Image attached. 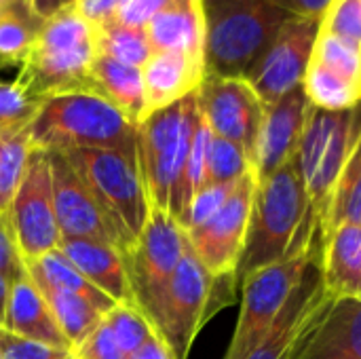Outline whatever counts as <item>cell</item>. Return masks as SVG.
<instances>
[{
	"instance_id": "cell-1",
	"label": "cell",
	"mask_w": 361,
	"mask_h": 359,
	"mask_svg": "<svg viewBox=\"0 0 361 359\" xmlns=\"http://www.w3.org/2000/svg\"><path fill=\"white\" fill-rule=\"evenodd\" d=\"M315 237L322 235L317 233L300 165L294 154V159L256 186L235 279L241 284L256 271L309 250Z\"/></svg>"
},
{
	"instance_id": "cell-2",
	"label": "cell",
	"mask_w": 361,
	"mask_h": 359,
	"mask_svg": "<svg viewBox=\"0 0 361 359\" xmlns=\"http://www.w3.org/2000/svg\"><path fill=\"white\" fill-rule=\"evenodd\" d=\"M205 70L245 78L262 53L296 17L290 0H203Z\"/></svg>"
},
{
	"instance_id": "cell-3",
	"label": "cell",
	"mask_w": 361,
	"mask_h": 359,
	"mask_svg": "<svg viewBox=\"0 0 361 359\" xmlns=\"http://www.w3.org/2000/svg\"><path fill=\"white\" fill-rule=\"evenodd\" d=\"M95 57V25L68 4L44 17L17 80L38 102L70 91H93Z\"/></svg>"
},
{
	"instance_id": "cell-4",
	"label": "cell",
	"mask_w": 361,
	"mask_h": 359,
	"mask_svg": "<svg viewBox=\"0 0 361 359\" xmlns=\"http://www.w3.org/2000/svg\"><path fill=\"white\" fill-rule=\"evenodd\" d=\"M137 125L95 91L44 97L27 127L32 148L68 152L76 148H135Z\"/></svg>"
},
{
	"instance_id": "cell-5",
	"label": "cell",
	"mask_w": 361,
	"mask_h": 359,
	"mask_svg": "<svg viewBox=\"0 0 361 359\" xmlns=\"http://www.w3.org/2000/svg\"><path fill=\"white\" fill-rule=\"evenodd\" d=\"M112 222L123 256L135 245L150 216V197L135 148H76L63 152Z\"/></svg>"
},
{
	"instance_id": "cell-6",
	"label": "cell",
	"mask_w": 361,
	"mask_h": 359,
	"mask_svg": "<svg viewBox=\"0 0 361 359\" xmlns=\"http://www.w3.org/2000/svg\"><path fill=\"white\" fill-rule=\"evenodd\" d=\"M199 118L197 91L188 97L148 114L135 131V150L150 205L180 216L182 178Z\"/></svg>"
},
{
	"instance_id": "cell-7",
	"label": "cell",
	"mask_w": 361,
	"mask_h": 359,
	"mask_svg": "<svg viewBox=\"0 0 361 359\" xmlns=\"http://www.w3.org/2000/svg\"><path fill=\"white\" fill-rule=\"evenodd\" d=\"M360 140L361 102L347 110H322L309 104L296 159L319 235L334 188Z\"/></svg>"
},
{
	"instance_id": "cell-8",
	"label": "cell",
	"mask_w": 361,
	"mask_h": 359,
	"mask_svg": "<svg viewBox=\"0 0 361 359\" xmlns=\"http://www.w3.org/2000/svg\"><path fill=\"white\" fill-rule=\"evenodd\" d=\"M319 239L322 237H315L309 250L298 252L267 269H260L241 281L243 286L241 311L224 359H247V355L260 345V341L277 320L279 311L283 309L286 300L290 298L292 290L296 288L309 260L317 252Z\"/></svg>"
},
{
	"instance_id": "cell-9",
	"label": "cell",
	"mask_w": 361,
	"mask_h": 359,
	"mask_svg": "<svg viewBox=\"0 0 361 359\" xmlns=\"http://www.w3.org/2000/svg\"><path fill=\"white\" fill-rule=\"evenodd\" d=\"M188 239L184 229L167 212L150 207L148 222L135 245L123 256L135 305L152 324L165 288L178 269Z\"/></svg>"
},
{
	"instance_id": "cell-10",
	"label": "cell",
	"mask_w": 361,
	"mask_h": 359,
	"mask_svg": "<svg viewBox=\"0 0 361 359\" xmlns=\"http://www.w3.org/2000/svg\"><path fill=\"white\" fill-rule=\"evenodd\" d=\"M214 277L195 256L190 243L161 298L152 326L167 343L173 359H186L201 330L212 298Z\"/></svg>"
},
{
	"instance_id": "cell-11",
	"label": "cell",
	"mask_w": 361,
	"mask_h": 359,
	"mask_svg": "<svg viewBox=\"0 0 361 359\" xmlns=\"http://www.w3.org/2000/svg\"><path fill=\"white\" fill-rule=\"evenodd\" d=\"M8 222L23 260H38L57 250L61 235L53 205V176L47 150L32 148L23 180L8 209Z\"/></svg>"
},
{
	"instance_id": "cell-12",
	"label": "cell",
	"mask_w": 361,
	"mask_h": 359,
	"mask_svg": "<svg viewBox=\"0 0 361 359\" xmlns=\"http://www.w3.org/2000/svg\"><path fill=\"white\" fill-rule=\"evenodd\" d=\"M322 250L313 254L277 320L247 359H296L309 334L334 300L324 284Z\"/></svg>"
},
{
	"instance_id": "cell-13",
	"label": "cell",
	"mask_w": 361,
	"mask_h": 359,
	"mask_svg": "<svg viewBox=\"0 0 361 359\" xmlns=\"http://www.w3.org/2000/svg\"><path fill=\"white\" fill-rule=\"evenodd\" d=\"M256 186L258 180L254 171L245 174L212 220L192 231H184L195 256L214 279H235V271L245 245Z\"/></svg>"
},
{
	"instance_id": "cell-14",
	"label": "cell",
	"mask_w": 361,
	"mask_h": 359,
	"mask_svg": "<svg viewBox=\"0 0 361 359\" xmlns=\"http://www.w3.org/2000/svg\"><path fill=\"white\" fill-rule=\"evenodd\" d=\"M197 99L209 131L239 144L252 161L267 108L254 87L245 78L205 74Z\"/></svg>"
},
{
	"instance_id": "cell-15",
	"label": "cell",
	"mask_w": 361,
	"mask_h": 359,
	"mask_svg": "<svg viewBox=\"0 0 361 359\" xmlns=\"http://www.w3.org/2000/svg\"><path fill=\"white\" fill-rule=\"evenodd\" d=\"M317 36L319 19L296 15L283 25V30L275 36L258 63L245 76L267 106L302 87Z\"/></svg>"
},
{
	"instance_id": "cell-16",
	"label": "cell",
	"mask_w": 361,
	"mask_h": 359,
	"mask_svg": "<svg viewBox=\"0 0 361 359\" xmlns=\"http://www.w3.org/2000/svg\"><path fill=\"white\" fill-rule=\"evenodd\" d=\"M53 176V205L61 239H93L114 245L121 252V239L63 152H49ZM123 254V252H121Z\"/></svg>"
},
{
	"instance_id": "cell-17",
	"label": "cell",
	"mask_w": 361,
	"mask_h": 359,
	"mask_svg": "<svg viewBox=\"0 0 361 359\" xmlns=\"http://www.w3.org/2000/svg\"><path fill=\"white\" fill-rule=\"evenodd\" d=\"M307 110L309 99L302 87L290 91L288 95L264 108V118L252 159V169L258 182L281 169L290 159H294L305 129Z\"/></svg>"
},
{
	"instance_id": "cell-18",
	"label": "cell",
	"mask_w": 361,
	"mask_h": 359,
	"mask_svg": "<svg viewBox=\"0 0 361 359\" xmlns=\"http://www.w3.org/2000/svg\"><path fill=\"white\" fill-rule=\"evenodd\" d=\"M205 74V57L201 55L152 51L148 61L142 66L146 116L199 91Z\"/></svg>"
},
{
	"instance_id": "cell-19",
	"label": "cell",
	"mask_w": 361,
	"mask_h": 359,
	"mask_svg": "<svg viewBox=\"0 0 361 359\" xmlns=\"http://www.w3.org/2000/svg\"><path fill=\"white\" fill-rule=\"evenodd\" d=\"M296 359H361V298H334Z\"/></svg>"
},
{
	"instance_id": "cell-20",
	"label": "cell",
	"mask_w": 361,
	"mask_h": 359,
	"mask_svg": "<svg viewBox=\"0 0 361 359\" xmlns=\"http://www.w3.org/2000/svg\"><path fill=\"white\" fill-rule=\"evenodd\" d=\"M57 250L114 303H135L125 258L114 245L93 239H61Z\"/></svg>"
},
{
	"instance_id": "cell-21",
	"label": "cell",
	"mask_w": 361,
	"mask_h": 359,
	"mask_svg": "<svg viewBox=\"0 0 361 359\" xmlns=\"http://www.w3.org/2000/svg\"><path fill=\"white\" fill-rule=\"evenodd\" d=\"M152 51H180L205 57L203 0H165L146 25Z\"/></svg>"
},
{
	"instance_id": "cell-22",
	"label": "cell",
	"mask_w": 361,
	"mask_h": 359,
	"mask_svg": "<svg viewBox=\"0 0 361 359\" xmlns=\"http://www.w3.org/2000/svg\"><path fill=\"white\" fill-rule=\"evenodd\" d=\"M2 328H6L13 334L23 336V339L38 341V343H44V345H51V347L72 353L68 339L63 336L47 300L42 298L40 290L34 286L30 275H27V279L11 286Z\"/></svg>"
},
{
	"instance_id": "cell-23",
	"label": "cell",
	"mask_w": 361,
	"mask_h": 359,
	"mask_svg": "<svg viewBox=\"0 0 361 359\" xmlns=\"http://www.w3.org/2000/svg\"><path fill=\"white\" fill-rule=\"evenodd\" d=\"M322 275L332 298H361L360 224H341L324 237Z\"/></svg>"
},
{
	"instance_id": "cell-24",
	"label": "cell",
	"mask_w": 361,
	"mask_h": 359,
	"mask_svg": "<svg viewBox=\"0 0 361 359\" xmlns=\"http://www.w3.org/2000/svg\"><path fill=\"white\" fill-rule=\"evenodd\" d=\"M91 83L93 91L114 104L131 123L140 125L146 118L142 68L97 55L91 66Z\"/></svg>"
},
{
	"instance_id": "cell-25",
	"label": "cell",
	"mask_w": 361,
	"mask_h": 359,
	"mask_svg": "<svg viewBox=\"0 0 361 359\" xmlns=\"http://www.w3.org/2000/svg\"><path fill=\"white\" fill-rule=\"evenodd\" d=\"M25 269L32 279L44 281L47 286H51L55 290L80 296L87 303H91L95 309H99L104 315H108L118 305L108 294L97 290L91 281H87L80 275V271L59 250H51L49 254L40 256L38 260H25Z\"/></svg>"
},
{
	"instance_id": "cell-26",
	"label": "cell",
	"mask_w": 361,
	"mask_h": 359,
	"mask_svg": "<svg viewBox=\"0 0 361 359\" xmlns=\"http://www.w3.org/2000/svg\"><path fill=\"white\" fill-rule=\"evenodd\" d=\"M32 281L40 290L42 298L47 300L57 326L61 328V332L68 339L72 353H74V349L104 322L106 315L80 296L55 290V288L47 286L44 281H38V279H32Z\"/></svg>"
},
{
	"instance_id": "cell-27",
	"label": "cell",
	"mask_w": 361,
	"mask_h": 359,
	"mask_svg": "<svg viewBox=\"0 0 361 359\" xmlns=\"http://www.w3.org/2000/svg\"><path fill=\"white\" fill-rule=\"evenodd\" d=\"M42 21L44 17L38 15L34 0H17L0 13V59L6 66H21Z\"/></svg>"
},
{
	"instance_id": "cell-28",
	"label": "cell",
	"mask_w": 361,
	"mask_h": 359,
	"mask_svg": "<svg viewBox=\"0 0 361 359\" xmlns=\"http://www.w3.org/2000/svg\"><path fill=\"white\" fill-rule=\"evenodd\" d=\"M305 95L311 106L322 110H347L361 102V85L330 70L311 57L302 80Z\"/></svg>"
},
{
	"instance_id": "cell-29",
	"label": "cell",
	"mask_w": 361,
	"mask_h": 359,
	"mask_svg": "<svg viewBox=\"0 0 361 359\" xmlns=\"http://www.w3.org/2000/svg\"><path fill=\"white\" fill-rule=\"evenodd\" d=\"M95 44L97 55L135 68H142L152 55V44L146 28L127 25L116 17L95 25Z\"/></svg>"
},
{
	"instance_id": "cell-30",
	"label": "cell",
	"mask_w": 361,
	"mask_h": 359,
	"mask_svg": "<svg viewBox=\"0 0 361 359\" xmlns=\"http://www.w3.org/2000/svg\"><path fill=\"white\" fill-rule=\"evenodd\" d=\"M32 142L25 129H0V214L8 216L15 193L23 180Z\"/></svg>"
},
{
	"instance_id": "cell-31",
	"label": "cell",
	"mask_w": 361,
	"mask_h": 359,
	"mask_svg": "<svg viewBox=\"0 0 361 359\" xmlns=\"http://www.w3.org/2000/svg\"><path fill=\"white\" fill-rule=\"evenodd\" d=\"M341 224L361 226V140L334 188L322 235L326 237Z\"/></svg>"
},
{
	"instance_id": "cell-32",
	"label": "cell",
	"mask_w": 361,
	"mask_h": 359,
	"mask_svg": "<svg viewBox=\"0 0 361 359\" xmlns=\"http://www.w3.org/2000/svg\"><path fill=\"white\" fill-rule=\"evenodd\" d=\"M250 171L254 169L247 152L239 144L212 133L205 159L203 186H233Z\"/></svg>"
},
{
	"instance_id": "cell-33",
	"label": "cell",
	"mask_w": 361,
	"mask_h": 359,
	"mask_svg": "<svg viewBox=\"0 0 361 359\" xmlns=\"http://www.w3.org/2000/svg\"><path fill=\"white\" fill-rule=\"evenodd\" d=\"M104 322L108 324L116 345L127 358H131L157 332V328L148 322L135 303H118L104 317Z\"/></svg>"
},
{
	"instance_id": "cell-34",
	"label": "cell",
	"mask_w": 361,
	"mask_h": 359,
	"mask_svg": "<svg viewBox=\"0 0 361 359\" xmlns=\"http://www.w3.org/2000/svg\"><path fill=\"white\" fill-rule=\"evenodd\" d=\"M313 59L361 85V44L357 42L319 32L313 49Z\"/></svg>"
},
{
	"instance_id": "cell-35",
	"label": "cell",
	"mask_w": 361,
	"mask_h": 359,
	"mask_svg": "<svg viewBox=\"0 0 361 359\" xmlns=\"http://www.w3.org/2000/svg\"><path fill=\"white\" fill-rule=\"evenodd\" d=\"M40 102L32 97L21 83L0 80V129H25L34 121Z\"/></svg>"
},
{
	"instance_id": "cell-36",
	"label": "cell",
	"mask_w": 361,
	"mask_h": 359,
	"mask_svg": "<svg viewBox=\"0 0 361 359\" xmlns=\"http://www.w3.org/2000/svg\"><path fill=\"white\" fill-rule=\"evenodd\" d=\"M319 32L361 44V0H332L319 19Z\"/></svg>"
},
{
	"instance_id": "cell-37",
	"label": "cell",
	"mask_w": 361,
	"mask_h": 359,
	"mask_svg": "<svg viewBox=\"0 0 361 359\" xmlns=\"http://www.w3.org/2000/svg\"><path fill=\"white\" fill-rule=\"evenodd\" d=\"M235 186L237 184H233V186H203L192 197L188 209L184 212V216L180 218L178 224L184 231H192V229L205 224L207 220H212L220 212V207L226 203V199L231 197Z\"/></svg>"
},
{
	"instance_id": "cell-38",
	"label": "cell",
	"mask_w": 361,
	"mask_h": 359,
	"mask_svg": "<svg viewBox=\"0 0 361 359\" xmlns=\"http://www.w3.org/2000/svg\"><path fill=\"white\" fill-rule=\"evenodd\" d=\"M72 353L23 339L19 334L8 332L6 328L0 326V359H70Z\"/></svg>"
},
{
	"instance_id": "cell-39",
	"label": "cell",
	"mask_w": 361,
	"mask_h": 359,
	"mask_svg": "<svg viewBox=\"0 0 361 359\" xmlns=\"http://www.w3.org/2000/svg\"><path fill=\"white\" fill-rule=\"evenodd\" d=\"M0 277H4L11 286L27 279L25 260L17 248L8 216L0 214Z\"/></svg>"
},
{
	"instance_id": "cell-40",
	"label": "cell",
	"mask_w": 361,
	"mask_h": 359,
	"mask_svg": "<svg viewBox=\"0 0 361 359\" xmlns=\"http://www.w3.org/2000/svg\"><path fill=\"white\" fill-rule=\"evenodd\" d=\"M74 359H129L121 347L116 345L110 328L106 322H102L76 349H74Z\"/></svg>"
},
{
	"instance_id": "cell-41",
	"label": "cell",
	"mask_w": 361,
	"mask_h": 359,
	"mask_svg": "<svg viewBox=\"0 0 361 359\" xmlns=\"http://www.w3.org/2000/svg\"><path fill=\"white\" fill-rule=\"evenodd\" d=\"M163 4L165 0H123L116 19L127 25L146 28L152 21V17L163 8Z\"/></svg>"
},
{
	"instance_id": "cell-42",
	"label": "cell",
	"mask_w": 361,
	"mask_h": 359,
	"mask_svg": "<svg viewBox=\"0 0 361 359\" xmlns=\"http://www.w3.org/2000/svg\"><path fill=\"white\" fill-rule=\"evenodd\" d=\"M123 0H74V8L93 25L114 19Z\"/></svg>"
},
{
	"instance_id": "cell-43",
	"label": "cell",
	"mask_w": 361,
	"mask_h": 359,
	"mask_svg": "<svg viewBox=\"0 0 361 359\" xmlns=\"http://www.w3.org/2000/svg\"><path fill=\"white\" fill-rule=\"evenodd\" d=\"M129 359H173L167 343L159 332H154Z\"/></svg>"
},
{
	"instance_id": "cell-44",
	"label": "cell",
	"mask_w": 361,
	"mask_h": 359,
	"mask_svg": "<svg viewBox=\"0 0 361 359\" xmlns=\"http://www.w3.org/2000/svg\"><path fill=\"white\" fill-rule=\"evenodd\" d=\"M330 2L332 0H290L296 15L311 17V19H322V15L330 6Z\"/></svg>"
},
{
	"instance_id": "cell-45",
	"label": "cell",
	"mask_w": 361,
	"mask_h": 359,
	"mask_svg": "<svg viewBox=\"0 0 361 359\" xmlns=\"http://www.w3.org/2000/svg\"><path fill=\"white\" fill-rule=\"evenodd\" d=\"M8 292H11V284L0 277V326L4 324V313H6V303H8Z\"/></svg>"
},
{
	"instance_id": "cell-46",
	"label": "cell",
	"mask_w": 361,
	"mask_h": 359,
	"mask_svg": "<svg viewBox=\"0 0 361 359\" xmlns=\"http://www.w3.org/2000/svg\"><path fill=\"white\" fill-rule=\"evenodd\" d=\"M13 2H17V0H0V13H2L4 8H8Z\"/></svg>"
},
{
	"instance_id": "cell-47",
	"label": "cell",
	"mask_w": 361,
	"mask_h": 359,
	"mask_svg": "<svg viewBox=\"0 0 361 359\" xmlns=\"http://www.w3.org/2000/svg\"><path fill=\"white\" fill-rule=\"evenodd\" d=\"M2 66H6V63H4V61H2V59H0V68H2Z\"/></svg>"
},
{
	"instance_id": "cell-48",
	"label": "cell",
	"mask_w": 361,
	"mask_h": 359,
	"mask_svg": "<svg viewBox=\"0 0 361 359\" xmlns=\"http://www.w3.org/2000/svg\"><path fill=\"white\" fill-rule=\"evenodd\" d=\"M70 359H74V355H72V358H70Z\"/></svg>"
}]
</instances>
